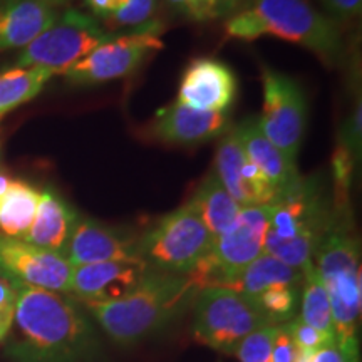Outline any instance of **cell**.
Here are the masks:
<instances>
[{
    "label": "cell",
    "instance_id": "6da1fadb",
    "mask_svg": "<svg viewBox=\"0 0 362 362\" xmlns=\"http://www.w3.org/2000/svg\"><path fill=\"white\" fill-rule=\"evenodd\" d=\"M17 292L11 354L17 362H88L98 347L84 309L67 293L11 282Z\"/></svg>",
    "mask_w": 362,
    "mask_h": 362
},
{
    "label": "cell",
    "instance_id": "7a4b0ae2",
    "mask_svg": "<svg viewBox=\"0 0 362 362\" xmlns=\"http://www.w3.org/2000/svg\"><path fill=\"white\" fill-rule=\"evenodd\" d=\"M198 291L200 287L189 275L151 269L126 297L86 307L112 341L131 346L168 325L194 302Z\"/></svg>",
    "mask_w": 362,
    "mask_h": 362
},
{
    "label": "cell",
    "instance_id": "3957f363",
    "mask_svg": "<svg viewBox=\"0 0 362 362\" xmlns=\"http://www.w3.org/2000/svg\"><path fill=\"white\" fill-rule=\"evenodd\" d=\"M225 30L240 40L272 35L300 44L329 67L337 66L344 54L341 27L309 0H252L228 17Z\"/></svg>",
    "mask_w": 362,
    "mask_h": 362
},
{
    "label": "cell",
    "instance_id": "277c9868",
    "mask_svg": "<svg viewBox=\"0 0 362 362\" xmlns=\"http://www.w3.org/2000/svg\"><path fill=\"white\" fill-rule=\"evenodd\" d=\"M341 215L342 205H332L322 183L302 178L270 205L264 253L302 270Z\"/></svg>",
    "mask_w": 362,
    "mask_h": 362
},
{
    "label": "cell",
    "instance_id": "5b68a950",
    "mask_svg": "<svg viewBox=\"0 0 362 362\" xmlns=\"http://www.w3.org/2000/svg\"><path fill=\"white\" fill-rule=\"evenodd\" d=\"M314 265L332 307L336 344L347 354L359 357L357 329L362 309L361 247L342 215L320 242L314 255Z\"/></svg>",
    "mask_w": 362,
    "mask_h": 362
},
{
    "label": "cell",
    "instance_id": "8992f818",
    "mask_svg": "<svg viewBox=\"0 0 362 362\" xmlns=\"http://www.w3.org/2000/svg\"><path fill=\"white\" fill-rule=\"evenodd\" d=\"M215 238L192 202L176 208L138 240V257L149 269L189 275L214 250Z\"/></svg>",
    "mask_w": 362,
    "mask_h": 362
},
{
    "label": "cell",
    "instance_id": "52a82bcc",
    "mask_svg": "<svg viewBox=\"0 0 362 362\" xmlns=\"http://www.w3.org/2000/svg\"><path fill=\"white\" fill-rule=\"evenodd\" d=\"M274 325L252 297L225 287H205L194 297L193 337L211 349L235 354L253 330Z\"/></svg>",
    "mask_w": 362,
    "mask_h": 362
},
{
    "label": "cell",
    "instance_id": "ba28073f",
    "mask_svg": "<svg viewBox=\"0 0 362 362\" xmlns=\"http://www.w3.org/2000/svg\"><path fill=\"white\" fill-rule=\"evenodd\" d=\"M112 37L93 17L67 8L59 13L51 27L34 39L19 57V67H45L64 74L71 66Z\"/></svg>",
    "mask_w": 362,
    "mask_h": 362
},
{
    "label": "cell",
    "instance_id": "9c48e42d",
    "mask_svg": "<svg viewBox=\"0 0 362 362\" xmlns=\"http://www.w3.org/2000/svg\"><path fill=\"white\" fill-rule=\"evenodd\" d=\"M269 220L270 205L242 208L237 220L215 240L210 255L189 274L200 291L220 287L264 253Z\"/></svg>",
    "mask_w": 362,
    "mask_h": 362
},
{
    "label": "cell",
    "instance_id": "30bf717a",
    "mask_svg": "<svg viewBox=\"0 0 362 362\" xmlns=\"http://www.w3.org/2000/svg\"><path fill=\"white\" fill-rule=\"evenodd\" d=\"M160 34L161 25L149 21L129 33L112 35L62 76L72 86H94L123 79L138 71L149 54L163 49Z\"/></svg>",
    "mask_w": 362,
    "mask_h": 362
},
{
    "label": "cell",
    "instance_id": "8fae6325",
    "mask_svg": "<svg viewBox=\"0 0 362 362\" xmlns=\"http://www.w3.org/2000/svg\"><path fill=\"white\" fill-rule=\"evenodd\" d=\"M304 90L293 78L264 67V110L259 126L288 161L296 163L307 128Z\"/></svg>",
    "mask_w": 362,
    "mask_h": 362
},
{
    "label": "cell",
    "instance_id": "7c38bea8",
    "mask_svg": "<svg viewBox=\"0 0 362 362\" xmlns=\"http://www.w3.org/2000/svg\"><path fill=\"white\" fill-rule=\"evenodd\" d=\"M0 277L69 296L72 265L61 253L0 235Z\"/></svg>",
    "mask_w": 362,
    "mask_h": 362
},
{
    "label": "cell",
    "instance_id": "4fadbf2b",
    "mask_svg": "<svg viewBox=\"0 0 362 362\" xmlns=\"http://www.w3.org/2000/svg\"><path fill=\"white\" fill-rule=\"evenodd\" d=\"M149 270L141 259L72 267L69 296L84 305L119 300L141 284Z\"/></svg>",
    "mask_w": 362,
    "mask_h": 362
},
{
    "label": "cell",
    "instance_id": "5bb4252c",
    "mask_svg": "<svg viewBox=\"0 0 362 362\" xmlns=\"http://www.w3.org/2000/svg\"><path fill=\"white\" fill-rule=\"evenodd\" d=\"M62 257L72 267L134 260L139 259L138 240L89 216H79Z\"/></svg>",
    "mask_w": 362,
    "mask_h": 362
},
{
    "label": "cell",
    "instance_id": "9a60e30c",
    "mask_svg": "<svg viewBox=\"0 0 362 362\" xmlns=\"http://www.w3.org/2000/svg\"><path fill=\"white\" fill-rule=\"evenodd\" d=\"M237 76L225 62L194 59L181 78L176 101L194 110L226 112L237 98Z\"/></svg>",
    "mask_w": 362,
    "mask_h": 362
},
{
    "label": "cell",
    "instance_id": "2e32d148",
    "mask_svg": "<svg viewBox=\"0 0 362 362\" xmlns=\"http://www.w3.org/2000/svg\"><path fill=\"white\" fill-rule=\"evenodd\" d=\"M232 129L228 112H211L194 110L175 101L171 106L158 111L151 133L160 141L193 146L220 138Z\"/></svg>",
    "mask_w": 362,
    "mask_h": 362
},
{
    "label": "cell",
    "instance_id": "e0dca14e",
    "mask_svg": "<svg viewBox=\"0 0 362 362\" xmlns=\"http://www.w3.org/2000/svg\"><path fill=\"white\" fill-rule=\"evenodd\" d=\"M57 0H0V51L24 49L57 19Z\"/></svg>",
    "mask_w": 362,
    "mask_h": 362
},
{
    "label": "cell",
    "instance_id": "ac0fdd59",
    "mask_svg": "<svg viewBox=\"0 0 362 362\" xmlns=\"http://www.w3.org/2000/svg\"><path fill=\"white\" fill-rule=\"evenodd\" d=\"M233 129L247 158L255 163L257 168L270 181V185L277 192V198L292 189L302 180L296 163L288 161L284 153L277 146H274L264 134V131L260 129L259 117H247Z\"/></svg>",
    "mask_w": 362,
    "mask_h": 362
},
{
    "label": "cell",
    "instance_id": "d6986e66",
    "mask_svg": "<svg viewBox=\"0 0 362 362\" xmlns=\"http://www.w3.org/2000/svg\"><path fill=\"white\" fill-rule=\"evenodd\" d=\"M78 218L79 215L76 214L74 208L61 194L54 189H44L40 192L33 225L22 240L34 247L62 255Z\"/></svg>",
    "mask_w": 362,
    "mask_h": 362
},
{
    "label": "cell",
    "instance_id": "ffe728a7",
    "mask_svg": "<svg viewBox=\"0 0 362 362\" xmlns=\"http://www.w3.org/2000/svg\"><path fill=\"white\" fill-rule=\"evenodd\" d=\"M275 285H302V270L285 265L269 253H262L245 269L226 279L220 287L255 297Z\"/></svg>",
    "mask_w": 362,
    "mask_h": 362
},
{
    "label": "cell",
    "instance_id": "44dd1931",
    "mask_svg": "<svg viewBox=\"0 0 362 362\" xmlns=\"http://www.w3.org/2000/svg\"><path fill=\"white\" fill-rule=\"evenodd\" d=\"M202 216L203 223L216 240L237 220L242 206L230 197L214 171H210L189 200Z\"/></svg>",
    "mask_w": 362,
    "mask_h": 362
},
{
    "label": "cell",
    "instance_id": "7402d4cb",
    "mask_svg": "<svg viewBox=\"0 0 362 362\" xmlns=\"http://www.w3.org/2000/svg\"><path fill=\"white\" fill-rule=\"evenodd\" d=\"M39 198L40 192L33 185L12 180L0 202V235L16 240L24 238L34 221Z\"/></svg>",
    "mask_w": 362,
    "mask_h": 362
},
{
    "label": "cell",
    "instance_id": "603a6c76",
    "mask_svg": "<svg viewBox=\"0 0 362 362\" xmlns=\"http://www.w3.org/2000/svg\"><path fill=\"white\" fill-rule=\"evenodd\" d=\"M56 72L45 67H13L0 72V121L22 104L37 98Z\"/></svg>",
    "mask_w": 362,
    "mask_h": 362
},
{
    "label": "cell",
    "instance_id": "cb8c5ba5",
    "mask_svg": "<svg viewBox=\"0 0 362 362\" xmlns=\"http://www.w3.org/2000/svg\"><path fill=\"white\" fill-rule=\"evenodd\" d=\"M243 161H245V151H243L238 136L232 128L228 133L221 136V141L216 148L214 173L226 188V192L230 193V197L240 206L245 208L252 206V200L242 176Z\"/></svg>",
    "mask_w": 362,
    "mask_h": 362
},
{
    "label": "cell",
    "instance_id": "d4e9b609",
    "mask_svg": "<svg viewBox=\"0 0 362 362\" xmlns=\"http://www.w3.org/2000/svg\"><path fill=\"white\" fill-rule=\"evenodd\" d=\"M302 312L300 319L312 327L322 330L324 334L334 336V317L332 307L325 291L322 280L319 277L314 262L302 269Z\"/></svg>",
    "mask_w": 362,
    "mask_h": 362
},
{
    "label": "cell",
    "instance_id": "484cf974",
    "mask_svg": "<svg viewBox=\"0 0 362 362\" xmlns=\"http://www.w3.org/2000/svg\"><path fill=\"white\" fill-rule=\"evenodd\" d=\"M300 287L302 285H275L252 298L272 324H287L296 314Z\"/></svg>",
    "mask_w": 362,
    "mask_h": 362
},
{
    "label": "cell",
    "instance_id": "4316f807",
    "mask_svg": "<svg viewBox=\"0 0 362 362\" xmlns=\"http://www.w3.org/2000/svg\"><path fill=\"white\" fill-rule=\"evenodd\" d=\"M275 334H277V325H265L253 330L238 344L235 356L240 362H270Z\"/></svg>",
    "mask_w": 362,
    "mask_h": 362
},
{
    "label": "cell",
    "instance_id": "83f0119b",
    "mask_svg": "<svg viewBox=\"0 0 362 362\" xmlns=\"http://www.w3.org/2000/svg\"><path fill=\"white\" fill-rule=\"evenodd\" d=\"M287 329L288 332H291L293 342H296L297 349H302V351L317 352L319 349H322V347L329 346V344L336 342V339L327 336V334H324L322 330L305 324L300 317H298V319L288 320Z\"/></svg>",
    "mask_w": 362,
    "mask_h": 362
},
{
    "label": "cell",
    "instance_id": "f1b7e54d",
    "mask_svg": "<svg viewBox=\"0 0 362 362\" xmlns=\"http://www.w3.org/2000/svg\"><path fill=\"white\" fill-rule=\"evenodd\" d=\"M156 11V0H129L123 11L106 19L112 27H139L149 22Z\"/></svg>",
    "mask_w": 362,
    "mask_h": 362
},
{
    "label": "cell",
    "instance_id": "f546056e",
    "mask_svg": "<svg viewBox=\"0 0 362 362\" xmlns=\"http://www.w3.org/2000/svg\"><path fill=\"white\" fill-rule=\"evenodd\" d=\"M319 4L336 24L357 21L362 12V0H319Z\"/></svg>",
    "mask_w": 362,
    "mask_h": 362
},
{
    "label": "cell",
    "instance_id": "4dcf8cb0",
    "mask_svg": "<svg viewBox=\"0 0 362 362\" xmlns=\"http://www.w3.org/2000/svg\"><path fill=\"white\" fill-rule=\"evenodd\" d=\"M297 346L288 332L287 324L277 325V334H275L274 346H272V359L270 362H296Z\"/></svg>",
    "mask_w": 362,
    "mask_h": 362
},
{
    "label": "cell",
    "instance_id": "1f68e13d",
    "mask_svg": "<svg viewBox=\"0 0 362 362\" xmlns=\"http://www.w3.org/2000/svg\"><path fill=\"white\" fill-rule=\"evenodd\" d=\"M17 292L7 279L0 277V327L8 332L13 324L16 314Z\"/></svg>",
    "mask_w": 362,
    "mask_h": 362
},
{
    "label": "cell",
    "instance_id": "d6a6232c",
    "mask_svg": "<svg viewBox=\"0 0 362 362\" xmlns=\"http://www.w3.org/2000/svg\"><path fill=\"white\" fill-rule=\"evenodd\" d=\"M312 362H359V357L347 354L336 342H332L329 346L322 347V349L314 352Z\"/></svg>",
    "mask_w": 362,
    "mask_h": 362
},
{
    "label": "cell",
    "instance_id": "836d02e7",
    "mask_svg": "<svg viewBox=\"0 0 362 362\" xmlns=\"http://www.w3.org/2000/svg\"><path fill=\"white\" fill-rule=\"evenodd\" d=\"M128 2L129 0H86V4H88L90 11L104 21L123 11V8L128 6Z\"/></svg>",
    "mask_w": 362,
    "mask_h": 362
},
{
    "label": "cell",
    "instance_id": "e575fe53",
    "mask_svg": "<svg viewBox=\"0 0 362 362\" xmlns=\"http://www.w3.org/2000/svg\"><path fill=\"white\" fill-rule=\"evenodd\" d=\"M243 4V0H211V6H214L215 19H223V17H232L235 12L240 11V6Z\"/></svg>",
    "mask_w": 362,
    "mask_h": 362
},
{
    "label": "cell",
    "instance_id": "d590c367",
    "mask_svg": "<svg viewBox=\"0 0 362 362\" xmlns=\"http://www.w3.org/2000/svg\"><path fill=\"white\" fill-rule=\"evenodd\" d=\"M11 183H12V180L8 178L7 175L0 173V202H2L4 194H6V192L8 189V187H11Z\"/></svg>",
    "mask_w": 362,
    "mask_h": 362
},
{
    "label": "cell",
    "instance_id": "8d00e7d4",
    "mask_svg": "<svg viewBox=\"0 0 362 362\" xmlns=\"http://www.w3.org/2000/svg\"><path fill=\"white\" fill-rule=\"evenodd\" d=\"M312 357H314V352H310V351H302V349H297V357H296V362H312Z\"/></svg>",
    "mask_w": 362,
    "mask_h": 362
},
{
    "label": "cell",
    "instance_id": "74e56055",
    "mask_svg": "<svg viewBox=\"0 0 362 362\" xmlns=\"http://www.w3.org/2000/svg\"><path fill=\"white\" fill-rule=\"evenodd\" d=\"M7 334H8V332H6V330H4L2 327H0V341H2V339H4V337H6V336H7Z\"/></svg>",
    "mask_w": 362,
    "mask_h": 362
}]
</instances>
